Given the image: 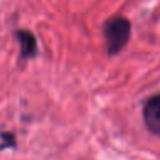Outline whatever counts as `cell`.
<instances>
[{
    "mask_svg": "<svg viewBox=\"0 0 160 160\" xmlns=\"http://www.w3.org/2000/svg\"><path fill=\"white\" fill-rule=\"evenodd\" d=\"M142 118L148 130L160 138V95H154L145 101Z\"/></svg>",
    "mask_w": 160,
    "mask_h": 160,
    "instance_id": "obj_2",
    "label": "cell"
},
{
    "mask_svg": "<svg viewBox=\"0 0 160 160\" xmlns=\"http://www.w3.org/2000/svg\"><path fill=\"white\" fill-rule=\"evenodd\" d=\"M131 35V24L126 18L115 16L104 25V36L109 55L119 54L129 42Z\"/></svg>",
    "mask_w": 160,
    "mask_h": 160,
    "instance_id": "obj_1",
    "label": "cell"
},
{
    "mask_svg": "<svg viewBox=\"0 0 160 160\" xmlns=\"http://www.w3.org/2000/svg\"><path fill=\"white\" fill-rule=\"evenodd\" d=\"M21 39H22V44H24V52L25 55H32L36 51V42L34 36L30 32H22L21 34Z\"/></svg>",
    "mask_w": 160,
    "mask_h": 160,
    "instance_id": "obj_3",
    "label": "cell"
}]
</instances>
